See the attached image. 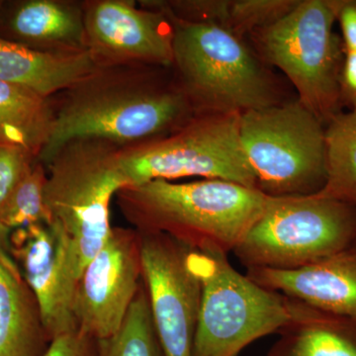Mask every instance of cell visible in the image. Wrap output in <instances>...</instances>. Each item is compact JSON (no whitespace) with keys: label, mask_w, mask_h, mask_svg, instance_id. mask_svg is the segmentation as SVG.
I'll return each instance as SVG.
<instances>
[{"label":"cell","mask_w":356,"mask_h":356,"mask_svg":"<svg viewBox=\"0 0 356 356\" xmlns=\"http://www.w3.org/2000/svg\"><path fill=\"white\" fill-rule=\"evenodd\" d=\"M51 99L53 130L38 158L44 165L70 140L133 146L170 135L196 113L172 67L158 65L97 67Z\"/></svg>","instance_id":"obj_1"},{"label":"cell","mask_w":356,"mask_h":356,"mask_svg":"<svg viewBox=\"0 0 356 356\" xmlns=\"http://www.w3.org/2000/svg\"><path fill=\"white\" fill-rule=\"evenodd\" d=\"M115 199L140 233L165 234L191 250L228 255L261 214L267 195L222 179L153 180L123 187Z\"/></svg>","instance_id":"obj_2"},{"label":"cell","mask_w":356,"mask_h":356,"mask_svg":"<svg viewBox=\"0 0 356 356\" xmlns=\"http://www.w3.org/2000/svg\"><path fill=\"white\" fill-rule=\"evenodd\" d=\"M165 13L175 35L173 74L196 113L242 115L281 103L270 74L243 39L215 23Z\"/></svg>","instance_id":"obj_3"},{"label":"cell","mask_w":356,"mask_h":356,"mask_svg":"<svg viewBox=\"0 0 356 356\" xmlns=\"http://www.w3.org/2000/svg\"><path fill=\"white\" fill-rule=\"evenodd\" d=\"M121 146L83 138L58 147L46 163L44 203L51 221L76 248L81 275L111 233L110 204L128 186L120 166Z\"/></svg>","instance_id":"obj_4"},{"label":"cell","mask_w":356,"mask_h":356,"mask_svg":"<svg viewBox=\"0 0 356 356\" xmlns=\"http://www.w3.org/2000/svg\"><path fill=\"white\" fill-rule=\"evenodd\" d=\"M337 0H301L284 17L250 33L255 49L296 89L298 102L325 126L343 111L341 37L332 31Z\"/></svg>","instance_id":"obj_5"},{"label":"cell","mask_w":356,"mask_h":356,"mask_svg":"<svg viewBox=\"0 0 356 356\" xmlns=\"http://www.w3.org/2000/svg\"><path fill=\"white\" fill-rule=\"evenodd\" d=\"M355 238L353 206L317 194L267 196L233 252L247 269L290 270L350 250Z\"/></svg>","instance_id":"obj_6"},{"label":"cell","mask_w":356,"mask_h":356,"mask_svg":"<svg viewBox=\"0 0 356 356\" xmlns=\"http://www.w3.org/2000/svg\"><path fill=\"white\" fill-rule=\"evenodd\" d=\"M188 257L201 284L192 356H238L289 322L291 299L236 271L228 255L191 250Z\"/></svg>","instance_id":"obj_7"},{"label":"cell","mask_w":356,"mask_h":356,"mask_svg":"<svg viewBox=\"0 0 356 356\" xmlns=\"http://www.w3.org/2000/svg\"><path fill=\"white\" fill-rule=\"evenodd\" d=\"M238 135L262 193L305 196L324 188L325 126L298 100L240 115Z\"/></svg>","instance_id":"obj_8"},{"label":"cell","mask_w":356,"mask_h":356,"mask_svg":"<svg viewBox=\"0 0 356 356\" xmlns=\"http://www.w3.org/2000/svg\"><path fill=\"white\" fill-rule=\"evenodd\" d=\"M240 115L195 113L175 132L121 147L128 185L179 178L222 179L257 189L238 135Z\"/></svg>","instance_id":"obj_9"},{"label":"cell","mask_w":356,"mask_h":356,"mask_svg":"<svg viewBox=\"0 0 356 356\" xmlns=\"http://www.w3.org/2000/svg\"><path fill=\"white\" fill-rule=\"evenodd\" d=\"M139 234L143 282L163 355L192 356L201 284L189 262L191 248L165 234Z\"/></svg>","instance_id":"obj_10"},{"label":"cell","mask_w":356,"mask_h":356,"mask_svg":"<svg viewBox=\"0 0 356 356\" xmlns=\"http://www.w3.org/2000/svg\"><path fill=\"white\" fill-rule=\"evenodd\" d=\"M6 245L36 296L50 341L76 331L74 303L81 269L67 232L55 221L30 225L11 232Z\"/></svg>","instance_id":"obj_11"},{"label":"cell","mask_w":356,"mask_h":356,"mask_svg":"<svg viewBox=\"0 0 356 356\" xmlns=\"http://www.w3.org/2000/svg\"><path fill=\"white\" fill-rule=\"evenodd\" d=\"M142 283L139 232L112 227L77 283L74 303L77 329L97 341L113 336L127 317Z\"/></svg>","instance_id":"obj_12"},{"label":"cell","mask_w":356,"mask_h":356,"mask_svg":"<svg viewBox=\"0 0 356 356\" xmlns=\"http://www.w3.org/2000/svg\"><path fill=\"white\" fill-rule=\"evenodd\" d=\"M83 6L86 48L97 67H172L175 35L165 13L134 0H84Z\"/></svg>","instance_id":"obj_13"},{"label":"cell","mask_w":356,"mask_h":356,"mask_svg":"<svg viewBox=\"0 0 356 356\" xmlns=\"http://www.w3.org/2000/svg\"><path fill=\"white\" fill-rule=\"evenodd\" d=\"M247 276L318 311L356 318V252L350 248L301 268H248Z\"/></svg>","instance_id":"obj_14"},{"label":"cell","mask_w":356,"mask_h":356,"mask_svg":"<svg viewBox=\"0 0 356 356\" xmlns=\"http://www.w3.org/2000/svg\"><path fill=\"white\" fill-rule=\"evenodd\" d=\"M0 232V356H44L51 341L36 296Z\"/></svg>","instance_id":"obj_15"},{"label":"cell","mask_w":356,"mask_h":356,"mask_svg":"<svg viewBox=\"0 0 356 356\" xmlns=\"http://www.w3.org/2000/svg\"><path fill=\"white\" fill-rule=\"evenodd\" d=\"M7 30L16 42L43 51H88L83 1L23 0L14 2Z\"/></svg>","instance_id":"obj_16"},{"label":"cell","mask_w":356,"mask_h":356,"mask_svg":"<svg viewBox=\"0 0 356 356\" xmlns=\"http://www.w3.org/2000/svg\"><path fill=\"white\" fill-rule=\"evenodd\" d=\"M97 67L88 51L34 50L0 36V81L53 97Z\"/></svg>","instance_id":"obj_17"},{"label":"cell","mask_w":356,"mask_h":356,"mask_svg":"<svg viewBox=\"0 0 356 356\" xmlns=\"http://www.w3.org/2000/svg\"><path fill=\"white\" fill-rule=\"evenodd\" d=\"M278 334L267 356H356V318L325 313L294 299L291 318Z\"/></svg>","instance_id":"obj_18"},{"label":"cell","mask_w":356,"mask_h":356,"mask_svg":"<svg viewBox=\"0 0 356 356\" xmlns=\"http://www.w3.org/2000/svg\"><path fill=\"white\" fill-rule=\"evenodd\" d=\"M53 124L51 97L0 81V145L22 149L38 159Z\"/></svg>","instance_id":"obj_19"},{"label":"cell","mask_w":356,"mask_h":356,"mask_svg":"<svg viewBox=\"0 0 356 356\" xmlns=\"http://www.w3.org/2000/svg\"><path fill=\"white\" fill-rule=\"evenodd\" d=\"M327 182L317 195L356 208V106L325 127Z\"/></svg>","instance_id":"obj_20"},{"label":"cell","mask_w":356,"mask_h":356,"mask_svg":"<svg viewBox=\"0 0 356 356\" xmlns=\"http://www.w3.org/2000/svg\"><path fill=\"white\" fill-rule=\"evenodd\" d=\"M99 356H165L154 329L144 282L119 331L98 341Z\"/></svg>","instance_id":"obj_21"},{"label":"cell","mask_w":356,"mask_h":356,"mask_svg":"<svg viewBox=\"0 0 356 356\" xmlns=\"http://www.w3.org/2000/svg\"><path fill=\"white\" fill-rule=\"evenodd\" d=\"M48 170L42 161L32 163L15 185L0 216V226L6 234L35 224L51 222L44 203Z\"/></svg>","instance_id":"obj_22"},{"label":"cell","mask_w":356,"mask_h":356,"mask_svg":"<svg viewBox=\"0 0 356 356\" xmlns=\"http://www.w3.org/2000/svg\"><path fill=\"white\" fill-rule=\"evenodd\" d=\"M296 0H227L222 27L236 36H243L284 17Z\"/></svg>","instance_id":"obj_23"},{"label":"cell","mask_w":356,"mask_h":356,"mask_svg":"<svg viewBox=\"0 0 356 356\" xmlns=\"http://www.w3.org/2000/svg\"><path fill=\"white\" fill-rule=\"evenodd\" d=\"M36 159L22 149L0 145V216L14 187ZM0 232L6 233L1 226Z\"/></svg>","instance_id":"obj_24"},{"label":"cell","mask_w":356,"mask_h":356,"mask_svg":"<svg viewBox=\"0 0 356 356\" xmlns=\"http://www.w3.org/2000/svg\"><path fill=\"white\" fill-rule=\"evenodd\" d=\"M44 356H99L98 341L77 329L51 341Z\"/></svg>","instance_id":"obj_25"},{"label":"cell","mask_w":356,"mask_h":356,"mask_svg":"<svg viewBox=\"0 0 356 356\" xmlns=\"http://www.w3.org/2000/svg\"><path fill=\"white\" fill-rule=\"evenodd\" d=\"M339 88L343 106L348 109L356 106V51H344Z\"/></svg>","instance_id":"obj_26"},{"label":"cell","mask_w":356,"mask_h":356,"mask_svg":"<svg viewBox=\"0 0 356 356\" xmlns=\"http://www.w3.org/2000/svg\"><path fill=\"white\" fill-rule=\"evenodd\" d=\"M337 21L341 26L344 51H356V0H337Z\"/></svg>","instance_id":"obj_27"},{"label":"cell","mask_w":356,"mask_h":356,"mask_svg":"<svg viewBox=\"0 0 356 356\" xmlns=\"http://www.w3.org/2000/svg\"><path fill=\"white\" fill-rule=\"evenodd\" d=\"M350 250H353V252H356V238H355V242H353V245H351Z\"/></svg>","instance_id":"obj_28"},{"label":"cell","mask_w":356,"mask_h":356,"mask_svg":"<svg viewBox=\"0 0 356 356\" xmlns=\"http://www.w3.org/2000/svg\"><path fill=\"white\" fill-rule=\"evenodd\" d=\"M3 1H0V14H1L2 7H3Z\"/></svg>","instance_id":"obj_29"}]
</instances>
